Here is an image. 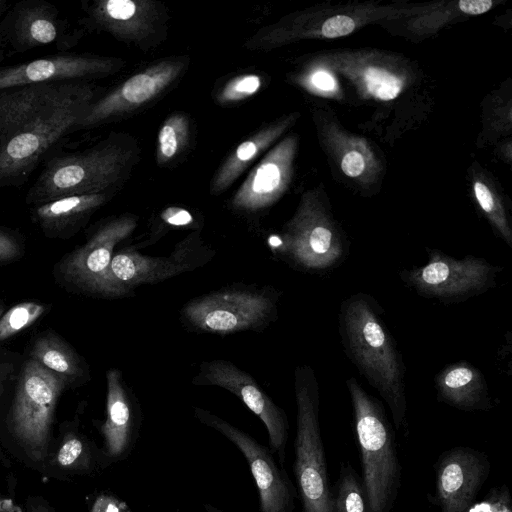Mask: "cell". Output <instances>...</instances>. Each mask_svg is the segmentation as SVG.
Segmentation results:
<instances>
[{"label": "cell", "instance_id": "obj_1", "mask_svg": "<svg viewBox=\"0 0 512 512\" xmlns=\"http://www.w3.org/2000/svg\"><path fill=\"white\" fill-rule=\"evenodd\" d=\"M375 298L357 292L342 301L338 330L343 350L388 405L396 429L406 421V367Z\"/></svg>", "mask_w": 512, "mask_h": 512}, {"label": "cell", "instance_id": "obj_2", "mask_svg": "<svg viewBox=\"0 0 512 512\" xmlns=\"http://www.w3.org/2000/svg\"><path fill=\"white\" fill-rule=\"evenodd\" d=\"M346 386L354 411L368 512H390L401 478L394 431L382 403L368 394L355 377H349Z\"/></svg>", "mask_w": 512, "mask_h": 512}, {"label": "cell", "instance_id": "obj_3", "mask_svg": "<svg viewBox=\"0 0 512 512\" xmlns=\"http://www.w3.org/2000/svg\"><path fill=\"white\" fill-rule=\"evenodd\" d=\"M67 379L30 359L21 374L7 420L8 448L41 472L53 442L52 425Z\"/></svg>", "mask_w": 512, "mask_h": 512}, {"label": "cell", "instance_id": "obj_4", "mask_svg": "<svg viewBox=\"0 0 512 512\" xmlns=\"http://www.w3.org/2000/svg\"><path fill=\"white\" fill-rule=\"evenodd\" d=\"M296 436L293 464L301 512H332V489L321 436L320 388L309 365L294 371Z\"/></svg>", "mask_w": 512, "mask_h": 512}, {"label": "cell", "instance_id": "obj_5", "mask_svg": "<svg viewBox=\"0 0 512 512\" xmlns=\"http://www.w3.org/2000/svg\"><path fill=\"white\" fill-rule=\"evenodd\" d=\"M279 292L270 286H229L188 301L182 322L201 333L260 331L277 318Z\"/></svg>", "mask_w": 512, "mask_h": 512}, {"label": "cell", "instance_id": "obj_6", "mask_svg": "<svg viewBox=\"0 0 512 512\" xmlns=\"http://www.w3.org/2000/svg\"><path fill=\"white\" fill-rule=\"evenodd\" d=\"M130 159V151L115 143L54 158L30 188L27 200L41 204L65 196L106 192L124 175Z\"/></svg>", "mask_w": 512, "mask_h": 512}, {"label": "cell", "instance_id": "obj_7", "mask_svg": "<svg viewBox=\"0 0 512 512\" xmlns=\"http://www.w3.org/2000/svg\"><path fill=\"white\" fill-rule=\"evenodd\" d=\"M93 89L80 84L35 123L0 148V187L25 181L41 158L76 124L92 103Z\"/></svg>", "mask_w": 512, "mask_h": 512}, {"label": "cell", "instance_id": "obj_8", "mask_svg": "<svg viewBox=\"0 0 512 512\" xmlns=\"http://www.w3.org/2000/svg\"><path fill=\"white\" fill-rule=\"evenodd\" d=\"M428 261L404 269L401 280L418 295L442 303H459L478 296L496 285L502 271L484 258L467 255L451 257L438 249H427Z\"/></svg>", "mask_w": 512, "mask_h": 512}, {"label": "cell", "instance_id": "obj_9", "mask_svg": "<svg viewBox=\"0 0 512 512\" xmlns=\"http://www.w3.org/2000/svg\"><path fill=\"white\" fill-rule=\"evenodd\" d=\"M211 252L196 236L178 243L169 256H147L132 247L114 253L100 295L120 297L131 295L143 284H154L202 266Z\"/></svg>", "mask_w": 512, "mask_h": 512}, {"label": "cell", "instance_id": "obj_10", "mask_svg": "<svg viewBox=\"0 0 512 512\" xmlns=\"http://www.w3.org/2000/svg\"><path fill=\"white\" fill-rule=\"evenodd\" d=\"M194 416L201 424L227 438L243 454L257 486L260 512L294 510L297 489L268 447L208 410L195 407Z\"/></svg>", "mask_w": 512, "mask_h": 512}, {"label": "cell", "instance_id": "obj_11", "mask_svg": "<svg viewBox=\"0 0 512 512\" xmlns=\"http://www.w3.org/2000/svg\"><path fill=\"white\" fill-rule=\"evenodd\" d=\"M195 385L217 386L239 398L265 425L269 449L284 465L289 436L285 411L259 386L246 371L230 361L214 359L200 364L191 381Z\"/></svg>", "mask_w": 512, "mask_h": 512}, {"label": "cell", "instance_id": "obj_12", "mask_svg": "<svg viewBox=\"0 0 512 512\" xmlns=\"http://www.w3.org/2000/svg\"><path fill=\"white\" fill-rule=\"evenodd\" d=\"M350 248L345 237L329 222L301 213L279 236L275 253L289 266L309 274H326L338 268Z\"/></svg>", "mask_w": 512, "mask_h": 512}, {"label": "cell", "instance_id": "obj_13", "mask_svg": "<svg viewBox=\"0 0 512 512\" xmlns=\"http://www.w3.org/2000/svg\"><path fill=\"white\" fill-rule=\"evenodd\" d=\"M490 473L488 457L470 447L445 451L436 463V498L440 512H465Z\"/></svg>", "mask_w": 512, "mask_h": 512}, {"label": "cell", "instance_id": "obj_14", "mask_svg": "<svg viewBox=\"0 0 512 512\" xmlns=\"http://www.w3.org/2000/svg\"><path fill=\"white\" fill-rule=\"evenodd\" d=\"M183 64L164 61L127 79L106 96L92 102L76 124L88 128L148 103L166 89L179 75Z\"/></svg>", "mask_w": 512, "mask_h": 512}, {"label": "cell", "instance_id": "obj_15", "mask_svg": "<svg viewBox=\"0 0 512 512\" xmlns=\"http://www.w3.org/2000/svg\"><path fill=\"white\" fill-rule=\"evenodd\" d=\"M113 59L85 55L58 54L25 63L0 67V90L44 83L80 82L110 74Z\"/></svg>", "mask_w": 512, "mask_h": 512}, {"label": "cell", "instance_id": "obj_16", "mask_svg": "<svg viewBox=\"0 0 512 512\" xmlns=\"http://www.w3.org/2000/svg\"><path fill=\"white\" fill-rule=\"evenodd\" d=\"M136 226L137 219L131 214L102 225L87 243L66 259L65 275L84 289L99 294L117 244L130 236Z\"/></svg>", "mask_w": 512, "mask_h": 512}, {"label": "cell", "instance_id": "obj_17", "mask_svg": "<svg viewBox=\"0 0 512 512\" xmlns=\"http://www.w3.org/2000/svg\"><path fill=\"white\" fill-rule=\"evenodd\" d=\"M106 418L100 426L102 451L113 464L126 459L135 447L141 427V411L120 370L106 373Z\"/></svg>", "mask_w": 512, "mask_h": 512}, {"label": "cell", "instance_id": "obj_18", "mask_svg": "<svg viewBox=\"0 0 512 512\" xmlns=\"http://www.w3.org/2000/svg\"><path fill=\"white\" fill-rule=\"evenodd\" d=\"M1 24L2 46L6 43L16 52L68 42L66 22L59 18L57 8L46 1L19 2Z\"/></svg>", "mask_w": 512, "mask_h": 512}, {"label": "cell", "instance_id": "obj_19", "mask_svg": "<svg viewBox=\"0 0 512 512\" xmlns=\"http://www.w3.org/2000/svg\"><path fill=\"white\" fill-rule=\"evenodd\" d=\"M80 84L44 83L0 90V148Z\"/></svg>", "mask_w": 512, "mask_h": 512}, {"label": "cell", "instance_id": "obj_20", "mask_svg": "<svg viewBox=\"0 0 512 512\" xmlns=\"http://www.w3.org/2000/svg\"><path fill=\"white\" fill-rule=\"evenodd\" d=\"M291 143L282 142L261 159L234 194V210L252 214L272 205L281 194L291 158Z\"/></svg>", "mask_w": 512, "mask_h": 512}, {"label": "cell", "instance_id": "obj_21", "mask_svg": "<svg viewBox=\"0 0 512 512\" xmlns=\"http://www.w3.org/2000/svg\"><path fill=\"white\" fill-rule=\"evenodd\" d=\"M111 465L101 448L84 434L69 429L52 442L40 473L68 480L93 475Z\"/></svg>", "mask_w": 512, "mask_h": 512}, {"label": "cell", "instance_id": "obj_22", "mask_svg": "<svg viewBox=\"0 0 512 512\" xmlns=\"http://www.w3.org/2000/svg\"><path fill=\"white\" fill-rule=\"evenodd\" d=\"M437 399L463 411H487L492 403L483 373L467 361L446 365L434 378Z\"/></svg>", "mask_w": 512, "mask_h": 512}, {"label": "cell", "instance_id": "obj_23", "mask_svg": "<svg viewBox=\"0 0 512 512\" xmlns=\"http://www.w3.org/2000/svg\"><path fill=\"white\" fill-rule=\"evenodd\" d=\"M102 29L124 40H140L153 30L156 8L149 1L100 0L88 9Z\"/></svg>", "mask_w": 512, "mask_h": 512}, {"label": "cell", "instance_id": "obj_24", "mask_svg": "<svg viewBox=\"0 0 512 512\" xmlns=\"http://www.w3.org/2000/svg\"><path fill=\"white\" fill-rule=\"evenodd\" d=\"M282 130L283 125L269 126L242 142L218 169L211 182V193H222L231 186L247 166L273 143Z\"/></svg>", "mask_w": 512, "mask_h": 512}, {"label": "cell", "instance_id": "obj_25", "mask_svg": "<svg viewBox=\"0 0 512 512\" xmlns=\"http://www.w3.org/2000/svg\"><path fill=\"white\" fill-rule=\"evenodd\" d=\"M106 200L105 192L65 196L38 204L35 216L46 229H63L88 216Z\"/></svg>", "mask_w": 512, "mask_h": 512}, {"label": "cell", "instance_id": "obj_26", "mask_svg": "<svg viewBox=\"0 0 512 512\" xmlns=\"http://www.w3.org/2000/svg\"><path fill=\"white\" fill-rule=\"evenodd\" d=\"M31 359L67 380H75L83 375V369L74 351L52 335L36 341Z\"/></svg>", "mask_w": 512, "mask_h": 512}, {"label": "cell", "instance_id": "obj_27", "mask_svg": "<svg viewBox=\"0 0 512 512\" xmlns=\"http://www.w3.org/2000/svg\"><path fill=\"white\" fill-rule=\"evenodd\" d=\"M332 512H368L362 481L347 463L341 464L338 481L332 490Z\"/></svg>", "mask_w": 512, "mask_h": 512}, {"label": "cell", "instance_id": "obj_28", "mask_svg": "<svg viewBox=\"0 0 512 512\" xmlns=\"http://www.w3.org/2000/svg\"><path fill=\"white\" fill-rule=\"evenodd\" d=\"M189 122L180 113L171 115L160 128L157 139L156 158L161 164L171 161L186 145Z\"/></svg>", "mask_w": 512, "mask_h": 512}, {"label": "cell", "instance_id": "obj_29", "mask_svg": "<svg viewBox=\"0 0 512 512\" xmlns=\"http://www.w3.org/2000/svg\"><path fill=\"white\" fill-rule=\"evenodd\" d=\"M44 311L45 307L35 302H23L10 308L0 318V341L32 325Z\"/></svg>", "mask_w": 512, "mask_h": 512}, {"label": "cell", "instance_id": "obj_30", "mask_svg": "<svg viewBox=\"0 0 512 512\" xmlns=\"http://www.w3.org/2000/svg\"><path fill=\"white\" fill-rule=\"evenodd\" d=\"M262 80L256 74H245L230 80L218 94L221 104L234 103L254 95L261 87Z\"/></svg>", "mask_w": 512, "mask_h": 512}, {"label": "cell", "instance_id": "obj_31", "mask_svg": "<svg viewBox=\"0 0 512 512\" xmlns=\"http://www.w3.org/2000/svg\"><path fill=\"white\" fill-rule=\"evenodd\" d=\"M368 91L381 100L395 98L401 90V80L393 74L378 68H369L365 73Z\"/></svg>", "mask_w": 512, "mask_h": 512}, {"label": "cell", "instance_id": "obj_32", "mask_svg": "<svg viewBox=\"0 0 512 512\" xmlns=\"http://www.w3.org/2000/svg\"><path fill=\"white\" fill-rule=\"evenodd\" d=\"M465 512H512L507 487L492 489L485 499L475 501Z\"/></svg>", "mask_w": 512, "mask_h": 512}, {"label": "cell", "instance_id": "obj_33", "mask_svg": "<svg viewBox=\"0 0 512 512\" xmlns=\"http://www.w3.org/2000/svg\"><path fill=\"white\" fill-rule=\"evenodd\" d=\"M355 23L346 15H336L326 20L321 28V33L327 38H336L347 35L354 30Z\"/></svg>", "mask_w": 512, "mask_h": 512}, {"label": "cell", "instance_id": "obj_34", "mask_svg": "<svg viewBox=\"0 0 512 512\" xmlns=\"http://www.w3.org/2000/svg\"><path fill=\"white\" fill-rule=\"evenodd\" d=\"M160 218L163 223L174 227H189L194 223L192 214L179 207H168L162 211Z\"/></svg>", "mask_w": 512, "mask_h": 512}, {"label": "cell", "instance_id": "obj_35", "mask_svg": "<svg viewBox=\"0 0 512 512\" xmlns=\"http://www.w3.org/2000/svg\"><path fill=\"white\" fill-rule=\"evenodd\" d=\"M365 167L363 156L356 152L351 151L347 153L341 162V168L343 172L350 177L359 176Z\"/></svg>", "mask_w": 512, "mask_h": 512}, {"label": "cell", "instance_id": "obj_36", "mask_svg": "<svg viewBox=\"0 0 512 512\" xmlns=\"http://www.w3.org/2000/svg\"><path fill=\"white\" fill-rule=\"evenodd\" d=\"M19 253L16 241L7 233L0 230V262L15 258Z\"/></svg>", "mask_w": 512, "mask_h": 512}, {"label": "cell", "instance_id": "obj_37", "mask_svg": "<svg viewBox=\"0 0 512 512\" xmlns=\"http://www.w3.org/2000/svg\"><path fill=\"white\" fill-rule=\"evenodd\" d=\"M491 0H461L459 1V9L471 15H478L488 11L492 7Z\"/></svg>", "mask_w": 512, "mask_h": 512}, {"label": "cell", "instance_id": "obj_38", "mask_svg": "<svg viewBox=\"0 0 512 512\" xmlns=\"http://www.w3.org/2000/svg\"><path fill=\"white\" fill-rule=\"evenodd\" d=\"M25 512H57L54 507L49 504L41 496H29L25 503Z\"/></svg>", "mask_w": 512, "mask_h": 512}, {"label": "cell", "instance_id": "obj_39", "mask_svg": "<svg viewBox=\"0 0 512 512\" xmlns=\"http://www.w3.org/2000/svg\"><path fill=\"white\" fill-rule=\"evenodd\" d=\"M311 81L313 85L321 90H332L335 86L332 76L325 71H317L312 75Z\"/></svg>", "mask_w": 512, "mask_h": 512}, {"label": "cell", "instance_id": "obj_40", "mask_svg": "<svg viewBox=\"0 0 512 512\" xmlns=\"http://www.w3.org/2000/svg\"><path fill=\"white\" fill-rule=\"evenodd\" d=\"M202 512H226L220 508H217L211 504H204Z\"/></svg>", "mask_w": 512, "mask_h": 512}, {"label": "cell", "instance_id": "obj_41", "mask_svg": "<svg viewBox=\"0 0 512 512\" xmlns=\"http://www.w3.org/2000/svg\"><path fill=\"white\" fill-rule=\"evenodd\" d=\"M7 504H8L7 501L0 494V512H5V507Z\"/></svg>", "mask_w": 512, "mask_h": 512}, {"label": "cell", "instance_id": "obj_42", "mask_svg": "<svg viewBox=\"0 0 512 512\" xmlns=\"http://www.w3.org/2000/svg\"><path fill=\"white\" fill-rule=\"evenodd\" d=\"M6 2L4 0H0V16L2 15L3 11L5 10ZM2 42L0 38V48H2Z\"/></svg>", "mask_w": 512, "mask_h": 512}, {"label": "cell", "instance_id": "obj_43", "mask_svg": "<svg viewBox=\"0 0 512 512\" xmlns=\"http://www.w3.org/2000/svg\"><path fill=\"white\" fill-rule=\"evenodd\" d=\"M2 312H3V308L0 306V318H1Z\"/></svg>", "mask_w": 512, "mask_h": 512}, {"label": "cell", "instance_id": "obj_44", "mask_svg": "<svg viewBox=\"0 0 512 512\" xmlns=\"http://www.w3.org/2000/svg\"><path fill=\"white\" fill-rule=\"evenodd\" d=\"M1 390H2V384H1V379H0V394H1Z\"/></svg>", "mask_w": 512, "mask_h": 512}]
</instances>
